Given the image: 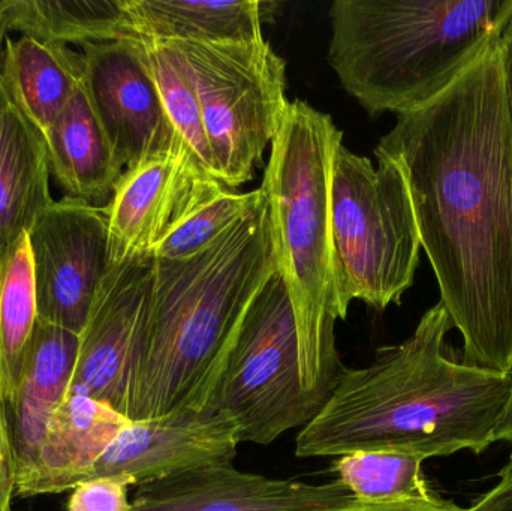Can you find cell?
<instances>
[{
  "label": "cell",
  "mask_w": 512,
  "mask_h": 511,
  "mask_svg": "<svg viewBox=\"0 0 512 511\" xmlns=\"http://www.w3.org/2000/svg\"><path fill=\"white\" fill-rule=\"evenodd\" d=\"M511 17L512 0H336L328 63L369 116H400L450 89Z\"/></svg>",
  "instance_id": "4"
},
{
  "label": "cell",
  "mask_w": 512,
  "mask_h": 511,
  "mask_svg": "<svg viewBox=\"0 0 512 511\" xmlns=\"http://www.w3.org/2000/svg\"><path fill=\"white\" fill-rule=\"evenodd\" d=\"M44 140L6 98L0 114V257L54 203Z\"/></svg>",
  "instance_id": "19"
},
{
  "label": "cell",
  "mask_w": 512,
  "mask_h": 511,
  "mask_svg": "<svg viewBox=\"0 0 512 511\" xmlns=\"http://www.w3.org/2000/svg\"><path fill=\"white\" fill-rule=\"evenodd\" d=\"M125 38L131 39L143 54L174 128L204 168L215 177L197 86L182 47L177 42L161 41L149 36L128 35Z\"/></svg>",
  "instance_id": "23"
},
{
  "label": "cell",
  "mask_w": 512,
  "mask_h": 511,
  "mask_svg": "<svg viewBox=\"0 0 512 511\" xmlns=\"http://www.w3.org/2000/svg\"><path fill=\"white\" fill-rule=\"evenodd\" d=\"M441 302L402 344L376 351L366 368L343 369L327 404L297 437V458L397 452L481 455L495 444L511 375L454 359Z\"/></svg>",
  "instance_id": "2"
},
{
  "label": "cell",
  "mask_w": 512,
  "mask_h": 511,
  "mask_svg": "<svg viewBox=\"0 0 512 511\" xmlns=\"http://www.w3.org/2000/svg\"><path fill=\"white\" fill-rule=\"evenodd\" d=\"M129 482L119 477L87 480L72 489L66 511H129Z\"/></svg>",
  "instance_id": "26"
},
{
  "label": "cell",
  "mask_w": 512,
  "mask_h": 511,
  "mask_svg": "<svg viewBox=\"0 0 512 511\" xmlns=\"http://www.w3.org/2000/svg\"><path fill=\"white\" fill-rule=\"evenodd\" d=\"M80 48L84 89L123 171L185 143L131 39Z\"/></svg>",
  "instance_id": "11"
},
{
  "label": "cell",
  "mask_w": 512,
  "mask_h": 511,
  "mask_svg": "<svg viewBox=\"0 0 512 511\" xmlns=\"http://www.w3.org/2000/svg\"><path fill=\"white\" fill-rule=\"evenodd\" d=\"M80 335L38 320L8 419L17 480L32 470L54 410L65 399L77 365Z\"/></svg>",
  "instance_id": "16"
},
{
  "label": "cell",
  "mask_w": 512,
  "mask_h": 511,
  "mask_svg": "<svg viewBox=\"0 0 512 511\" xmlns=\"http://www.w3.org/2000/svg\"><path fill=\"white\" fill-rule=\"evenodd\" d=\"M511 386L508 393L507 402H505L504 411L499 417L498 426H496L495 441H504V443H512V368L510 371Z\"/></svg>",
  "instance_id": "31"
},
{
  "label": "cell",
  "mask_w": 512,
  "mask_h": 511,
  "mask_svg": "<svg viewBox=\"0 0 512 511\" xmlns=\"http://www.w3.org/2000/svg\"><path fill=\"white\" fill-rule=\"evenodd\" d=\"M2 18L8 32L78 47L126 35L125 0H6Z\"/></svg>",
  "instance_id": "21"
},
{
  "label": "cell",
  "mask_w": 512,
  "mask_h": 511,
  "mask_svg": "<svg viewBox=\"0 0 512 511\" xmlns=\"http://www.w3.org/2000/svg\"><path fill=\"white\" fill-rule=\"evenodd\" d=\"M51 177L63 197L98 204L110 200L123 168L93 110L84 83L44 137Z\"/></svg>",
  "instance_id": "18"
},
{
  "label": "cell",
  "mask_w": 512,
  "mask_h": 511,
  "mask_svg": "<svg viewBox=\"0 0 512 511\" xmlns=\"http://www.w3.org/2000/svg\"><path fill=\"white\" fill-rule=\"evenodd\" d=\"M276 269L267 197L197 254L155 258L129 420L206 407L246 311Z\"/></svg>",
  "instance_id": "3"
},
{
  "label": "cell",
  "mask_w": 512,
  "mask_h": 511,
  "mask_svg": "<svg viewBox=\"0 0 512 511\" xmlns=\"http://www.w3.org/2000/svg\"><path fill=\"white\" fill-rule=\"evenodd\" d=\"M484 511H512V500L504 501V503L498 504V506L490 507V509Z\"/></svg>",
  "instance_id": "33"
},
{
  "label": "cell",
  "mask_w": 512,
  "mask_h": 511,
  "mask_svg": "<svg viewBox=\"0 0 512 511\" xmlns=\"http://www.w3.org/2000/svg\"><path fill=\"white\" fill-rule=\"evenodd\" d=\"M355 501L339 480L307 485L215 465L140 486L129 511H328Z\"/></svg>",
  "instance_id": "14"
},
{
  "label": "cell",
  "mask_w": 512,
  "mask_h": 511,
  "mask_svg": "<svg viewBox=\"0 0 512 511\" xmlns=\"http://www.w3.org/2000/svg\"><path fill=\"white\" fill-rule=\"evenodd\" d=\"M177 44L194 75L215 177L245 185L288 110L285 60L264 38Z\"/></svg>",
  "instance_id": "8"
},
{
  "label": "cell",
  "mask_w": 512,
  "mask_h": 511,
  "mask_svg": "<svg viewBox=\"0 0 512 511\" xmlns=\"http://www.w3.org/2000/svg\"><path fill=\"white\" fill-rule=\"evenodd\" d=\"M210 179L186 143L126 168L104 207L110 266L153 257Z\"/></svg>",
  "instance_id": "13"
},
{
  "label": "cell",
  "mask_w": 512,
  "mask_h": 511,
  "mask_svg": "<svg viewBox=\"0 0 512 511\" xmlns=\"http://www.w3.org/2000/svg\"><path fill=\"white\" fill-rule=\"evenodd\" d=\"M342 141L328 114L300 99L289 102L261 185L277 270L297 321L301 380L318 413L345 369L334 332L342 315L331 246V164Z\"/></svg>",
  "instance_id": "5"
},
{
  "label": "cell",
  "mask_w": 512,
  "mask_h": 511,
  "mask_svg": "<svg viewBox=\"0 0 512 511\" xmlns=\"http://www.w3.org/2000/svg\"><path fill=\"white\" fill-rule=\"evenodd\" d=\"M239 444L236 425L212 405L131 420L96 462L89 480L119 477L140 488L197 468L233 465Z\"/></svg>",
  "instance_id": "12"
},
{
  "label": "cell",
  "mask_w": 512,
  "mask_h": 511,
  "mask_svg": "<svg viewBox=\"0 0 512 511\" xmlns=\"http://www.w3.org/2000/svg\"><path fill=\"white\" fill-rule=\"evenodd\" d=\"M6 98L44 140L83 84V56L69 45L8 35L0 60Z\"/></svg>",
  "instance_id": "17"
},
{
  "label": "cell",
  "mask_w": 512,
  "mask_h": 511,
  "mask_svg": "<svg viewBox=\"0 0 512 511\" xmlns=\"http://www.w3.org/2000/svg\"><path fill=\"white\" fill-rule=\"evenodd\" d=\"M6 0H0V60H2L3 48H5L6 38H8L9 32L6 27L5 21L2 18L3 8H5Z\"/></svg>",
  "instance_id": "32"
},
{
  "label": "cell",
  "mask_w": 512,
  "mask_h": 511,
  "mask_svg": "<svg viewBox=\"0 0 512 511\" xmlns=\"http://www.w3.org/2000/svg\"><path fill=\"white\" fill-rule=\"evenodd\" d=\"M131 420L84 395H66L54 410L38 458L17 480L15 495L23 498L62 494L89 480L105 450Z\"/></svg>",
  "instance_id": "15"
},
{
  "label": "cell",
  "mask_w": 512,
  "mask_h": 511,
  "mask_svg": "<svg viewBox=\"0 0 512 511\" xmlns=\"http://www.w3.org/2000/svg\"><path fill=\"white\" fill-rule=\"evenodd\" d=\"M424 462L408 453L357 452L334 459L331 471L363 503H417L439 498L424 477Z\"/></svg>",
  "instance_id": "24"
},
{
  "label": "cell",
  "mask_w": 512,
  "mask_h": 511,
  "mask_svg": "<svg viewBox=\"0 0 512 511\" xmlns=\"http://www.w3.org/2000/svg\"><path fill=\"white\" fill-rule=\"evenodd\" d=\"M328 511H474L472 509H465V507L457 506L451 501L436 498L433 501H417V503H402V504H372L363 503V501H355L349 506L342 507V509L328 510Z\"/></svg>",
  "instance_id": "28"
},
{
  "label": "cell",
  "mask_w": 512,
  "mask_h": 511,
  "mask_svg": "<svg viewBox=\"0 0 512 511\" xmlns=\"http://www.w3.org/2000/svg\"><path fill=\"white\" fill-rule=\"evenodd\" d=\"M155 257L110 266L80 335L68 395H84L128 417L140 371Z\"/></svg>",
  "instance_id": "9"
},
{
  "label": "cell",
  "mask_w": 512,
  "mask_h": 511,
  "mask_svg": "<svg viewBox=\"0 0 512 511\" xmlns=\"http://www.w3.org/2000/svg\"><path fill=\"white\" fill-rule=\"evenodd\" d=\"M6 104L5 90H3L2 81H0V114H2L3 107Z\"/></svg>",
  "instance_id": "34"
},
{
  "label": "cell",
  "mask_w": 512,
  "mask_h": 511,
  "mask_svg": "<svg viewBox=\"0 0 512 511\" xmlns=\"http://www.w3.org/2000/svg\"><path fill=\"white\" fill-rule=\"evenodd\" d=\"M207 405L230 417L240 444L259 446L318 414L304 392L297 321L279 270L246 311Z\"/></svg>",
  "instance_id": "7"
},
{
  "label": "cell",
  "mask_w": 512,
  "mask_h": 511,
  "mask_svg": "<svg viewBox=\"0 0 512 511\" xmlns=\"http://www.w3.org/2000/svg\"><path fill=\"white\" fill-rule=\"evenodd\" d=\"M38 320V296L26 234L0 257V387L6 405L17 393Z\"/></svg>",
  "instance_id": "22"
},
{
  "label": "cell",
  "mask_w": 512,
  "mask_h": 511,
  "mask_svg": "<svg viewBox=\"0 0 512 511\" xmlns=\"http://www.w3.org/2000/svg\"><path fill=\"white\" fill-rule=\"evenodd\" d=\"M15 488H17V459L12 446L8 407L0 387V511H12Z\"/></svg>",
  "instance_id": "27"
},
{
  "label": "cell",
  "mask_w": 512,
  "mask_h": 511,
  "mask_svg": "<svg viewBox=\"0 0 512 511\" xmlns=\"http://www.w3.org/2000/svg\"><path fill=\"white\" fill-rule=\"evenodd\" d=\"M125 12V36L141 35L173 42L262 39L259 2L125 0Z\"/></svg>",
  "instance_id": "20"
},
{
  "label": "cell",
  "mask_w": 512,
  "mask_h": 511,
  "mask_svg": "<svg viewBox=\"0 0 512 511\" xmlns=\"http://www.w3.org/2000/svg\"><path fill=\"white\" fill-rule=\"evenodd\" d=\"M498 42L438 98L397 116L375 155L405 174L463 362L510 374L512 132Z\"/></svg>",
  "instance_id": "1"
},
{
  "label": "cell",
  "mask_w": 512,
  "mask_h": 511,
  "mask_svg": "<svg viewBox=\"0 0 512 511\" xmlns=\"http://www.w3.org/2000/svg\"><path fill=\"white\" fill-rule=\"evenodd\" d=\"M265 200L264 189L236 192L210 179L191 209L165 234L153 257L180 260L197 254L227 233L233 225L252 215Z\"/></svg>",
  "instance_id": "25"
},
{
  "label": "cell",
  "mask_w": 512,
  "mask_h": 511,
  "mask_svg": "<svg viewBox=\"0 0 512 511\" xmlns=\"http://www.w3.org/2000/svg\"><path fill=\"white\" fill-rule=\"evenodd\" d=\"M498 47L505 107H507L508 122L512 132V17L499 38Z\"/></svg>",
  "instance_id": "29"
},
{
  "label": "cell",
  "mask_w": 512,
  "mask_h": 511,
  "mask_svg": "<svg viewBox=\"0 0 512 511\" xmlns=\"http://www.w3.org/2000/svg\"><path fill=\"white\" fill-rule=\"evenodd\" d=\"M337 146L331 164V246L340 315L354 300L382 312L414 285L421 242L405 174L393 159Z\"/></svg>",
  "instance_id": "6"
},
{
  "label": "cell",
  "mask_w": 512,
  "mask_h": 511,
  "mask_svg": "<svg viewBox=\"0 0 512 511\" xmlns=\"http://www.w3.org/2000/svg\"><path fill=\"white\" fill-rule=\"evenodd\" d=\"M498 479L495 488L490 489L487 494H484L471 507L472 510L484 511L490 509V507L498 506V504L504 503V501L512 500V453L507 465L499 471Z\"/></svg>",
  "instance_id": "30"
},
{
  "label": "cell",
  "mask_w": 512,
  "mask_h": 511,
  "mask_svg": "<svg viewBox=\"0 0 512 511\" xmlns=\"http://www.w3.org/2000/svg\"><path fill=\"white\" fill-rule=\"evenodd\" d=\"M39 320L81 335L110 270L104 207L63 197L27 233Z\"/></svg>",
  "instance_id": "10"
}]
</instances>
